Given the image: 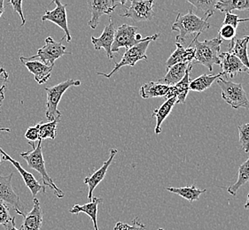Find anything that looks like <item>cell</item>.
<instances>
[{
	"label": "cell",
	"mask_w": 249,
	"mask_h": 230,
	"mask_svg": "<svg viewBox=\"0 0 249 230\" xmlns=\"http://www.w3.org/2000/svg\"><path fill=\"white\" fill-rule=\"evenodd\" d=\"M208 20L209 18H199L198 15H195L193 9H189L185 15L178 14L171 27V31L178 32V35L176 37V43L182 45L186 37L193 34L199 36L202 32L210 29V24Z\"/></svg>",
	"instance_id": "6da1fadb"
},
{
	"label": "cell",
	"mask_w": 249,
	"mask_h": 230,
	"mask_svg": "<svg viewBox=\"0 0 249 230\" xmlns=\"http://www.w3.org/2000/svg\"><path fill=\"white\" fill-rule=\"evenodd\" d=\"M42 140H38V145L36 146L33 142H29V145H31L32 150L26 152H21L20 156L26 160L28 163V165L30 166L31 169H34L42 177L43 181V185L48 186L50 189L53 190L55 196L58 198H62L65 194L60 188H58L55 185L54 181L51 178L47 170L45 169V162L44 160V155H43V150H42Z\"/></svg>",
	"instance_id": "7a4b0ae2"
},
{
	"label": "cell",
	"mask_w": 249,
	"mask_h": 230,
	"mask_svg": "<svg viewBox=\"0 0 249 230\" xmlns=\"http://www.w3.org/2000/svg\"><path fill=\"white\" fill-rule=\"evenodd\" d=\"M198 36L195 35L189 46H193L195 50V62L204 66L210 71H213V66L220 65V50L223 40L220 37H215L211 40L198 41Z\"/></svg>",
	"instance_id": "3957f363"
},
{
	"label": "cell",
	"mask_w": 249,
	"mask_h": 230,
	"mask_svg": "<svg viewBox=\"0 0 249 230\" xmlns=\"http://www.w3.org/2000/svg\"><path fill=\"white\" fill-rule=\"evenodd\" d=\"M81 85V81L69 79L60 82L57 85L53 86L50 88H45L47 93V101H46V111L45 117L49 121L60 120L61 117V112L58 110V105L63 94L70 87H78Z\"/></svg>",
	"instance_id": "277c9868"
},
{
	"label": "cell",
	"mask_w": 249,
	"mask_h": 230,
	"mask_svg": "<svg viewBox=\"0 0 249 230\" xmlns=\"http://www.w3.org/2000/svg\"><path fill=\"white\" fill-rule=\"evenodd\" d=\"M138 27L123 24L115 30V40L112 45V52H118L121 48L124 47L127 50L145 41H155L159 38V34L146 36L143 38L142 35L138 34Z\"/></svg>",
	"instance_id": "5b68a950"
},
{
	"label": "cell",
	"mask_w": 249,
	"mask_h": 230,
	"mask_svg": "<svg viewBox=\"0 0 249 230\" xmlns=\"http://www.w3.org/2000/svg\"><path fill=\"white\" fill-rule=\"evenodd\" d=\"M217 84L222 90V98L232 108H246L249 110V99L241 83H236L231 81L224 80L220 77Z\"/></svg>",
	"instance_id": "8992f818"
},
{
	"label": "cell",
	"mask_w": 249,
	"mask_h": 230,
	"mask_svg": "<svg viewBox=\"0 0 249 230\" xmlns=\"http://www.w3.org/2000/svg\"><path fill=\"white\" fill-rule=\"evenodd\" d=\"M67 47L60 42H56L53 37L48 36L45 40V45L37 50V53L31 57L21 56L20 60H35L39 59V61L48 66H54L56 60L64 55H70L71 52L67 51Z\"/></svg>",
	"instance_id": "52a82bcc"
},
{
	"label": "cell",
	"mask_w": 249,
	"mask_h": 230,
	"mask_svg": "<svg viewBox=\"0 0 249 230\" xmlns=\"http://www.w3.org/2000/svg\"><path fill=\"white\" fill-rule=\"evenodd\" d=\"M151 42H153V41L148 40L142 42V43H140L139 45H135L133 47H131L130 49L126 50L124 54L123 55L121 61L118 63H115V68L111 71L109 74L98 72L97 75H103V76H105L106 78H110L112 75L116 73L123 66H134L137 64V62H139L140 60H147L146 50H147Z\"/></svg>",
	"instance_id": "ba28073f"
},
{
	"label": "cell",
	"mask_w": 249,
	"mask_h": 230,
	"mask_svg": "<svg viewBox=\"0 0 249 230\" xmlns=\"http://www.w3.org/2000/svg\"><path fill=\"white\" fill-rule=\"evenodd\" d=\"M126 1H115V0H90L88 1L89 9L90 11V20L88 25L90 29L95 30L100 24V17L103 15H110L115 11L118 5H124Z\"/></svg>",
	"instance_id": "9c48e42d"
},
{
	"label": "cell",
	"mask_w": 249,
	"mask_h": 230,
	"mask_svg": "<svg viewBox=\"0 0 249 230\" xmlns=\"http://www.w3.org/2000/svg\"><path fill=\"white\" fill-rule=\"evenodd\" d=\"M154 5L155 2L153 0H132L130 6L125 9L124 14L121 16L130 18L134 21L151 20L155 17Z\"/></svg>",
	"instance_id": "30bf717a"
},
{
	"label": "cell",
	"mask_w": 249,
	"mask_h": 230,
	"mask_svg": "<svg viewBox=\"0 0 249 230\" xmlns=\"http://www.w3.org/2000/svg\"><path fill=\"white\" fill-rule=\"evenodd\" d=\"M56 7L53 10L45 11V15L42 16L43 22L51 21L56 25L59 26L61 30L65 32L64 38L67 39L68 43L72 41V37L70 35V29L68 25V15H67V5L61 3V1L54 0L53 1Z\"/></svg>",
	"instance_id": "8fae6325"
},
{
	"label": "cell",
	"mask_w": 249,
	"mask_h": 230,
	"mask_svg": "<svg viewBox=\"0 0 249 230\" xmlns=\"http://www.w3.org/2000/svg\"><path fill=\"white\" fill-rule=\"evenodd\" d=\"M13 176L14 173H11L10 175L6 176L0 175V201L12 205L14 210L16 209L23 213L24 205L12 186Z\"/></svg>",
	"instance_id": "7c38bea8"
},
{
	"label": "cell",
	"mask_w": 249,
	"mask_h": 230,
	"mask_svg": "<svg viewBox=\"0 0 249 230\" xmlns=\"http://www.w3.org/2000/svg\"><path fill=\"white\" fill-rule=\"evenodd\" d=\"M0 154H1V160H4V161H9L12 163V165L15 166V168L17 169V171L20 173L22 179L25 182L26 186L29 188V190L31 192V195L33 198H36V195L39 193V192H44L45 193V190L46 188L45 186L40 184L39 181L36 180L35 178V176L32 175L30 172L26 171L21 165L20 164V162L16 161L14 160L11 156L8 155L6 152H5L4 150H0Z\"/></svg>",
	"instance_id": "4fadbf2b"
},
{
	"label": "cell",
	"mask_w": 249,
	"mask_h": 230,
	"mask_svg": "<svg viewBox=\"0 0 249 230\" xmlns=\"http://www.w3.org/2000/svg\"><path fill=\"white\" fill-rule=\"evenodd\" d=\"M115 23L110 17L108 20V24L104 28V30L100 37L91 36V43L94 46L96 50H100V49H104L107 53V56L109 60H114L115 55L112 52V45L115 40Z\"/></svg>",
	"instance_id": "5bb4252c"
},
{
	"label": "cell",
	"mask_w": 249,
	"mask_h": 230,
	"mask_svg": "<svg viewBox=\"0 0 249 230\" xmlns=\"http://www.w3.org/2000/svg\"><path fill=\"white\" fill-rule=\"evenodd\" d=\"M15 213L23 217V222L20 230H40L43 225L44 213L36 197L33 198V208L28 214L15 209Z\"/></svg>",
	"instance_id": "9a60e30c"
},
{
	"label": "cell",
	"mask_w": 249,
	"mask_h": 230,
	"mask_svg": "<svg viewBox=\"0 0 249 230\" xmlns=\"http://www.w3.org/2000/svg\"><path fill=\"white\" fill-rule=\"evenodd\" d=\"M220 66L222 73L228 75L230 78H233L240 73H246L249 75V70L245 66L238 57L231 52L220 53Z\"/></svg>",
	"instance_id": "2e32d148"
},
{
	"label": "cell",
	"mask_w": 249,
	"mask_h": 230,
	"mask_svg": "<svg viewBox=\"0 0 249 230\" xmlns=\"http://www.w3.org/2000/svg\"><path fill=\"white\" fill-rule=\"evenodd\" d=\"M109 152L110 155L108 160L105 161L102 166L99 168L98 170L95 171L92 175L85 177V181H84L85 184H87V186H88V199L90 201H91L92 197H93V191H94L95 188L99 185L101 182V181L105 178L107 169L111 165V163L113 162L114 158L117 154L118 150L112 148V149H110Z\"/></svg>",
	"instance_id": "e0dca14e"
},
{
	"label": "cell",
	"mask_w": 249,
	"mask_h": 230,
	"mask_svg": "<svg viewBox=\"0 0 249 230\" xmlns=\"http://www.w3.org/2000/svg\"><path fill=\"white\" fill-rule=\"evenodd\" d=\"M27 69L34 75L36 82L38 84L46 83L52 75L54 66H48L39 60H20Z\"/></svg>",
	"instance_id": "ac0fdd59"
},
{
	"label": "cell",
	"mask_w": 249,
	"mask_h": 230,
	"mask_svg": "<svg viewBox=\"0 0 249 230\" xmlns=\"http://www.w3.org/2000/svg\"><path fill=\"white\" fill-rule=\"evenodd\" d=\"M176 46L177 49L166 61L167 69H169L172 66L181 63H192L195 60V50L193 46L184 48L183 45L178 43H176Z\"/></svg>",
	"instance_id": "d6986e66"
},
{
	"label": "cell",
	"mask_w": 249,
	"mask_h": 230,
	"mask_svg": "<svg viewBox=\"0 0 249 230\" xmlns=\"http://www.w3.org/2000/svg\"><path fill=\"white\" fill-rule=\"evenodd\" d=\"M194 66V62L192 63H181L170 66L167 69V74L161 79L158 81V82L164 84V85L174 86L178 83L184 78L190 66Z\"/></svg>",
	"instance_id": "ffe728a7"
},
{
	"label": "cell",
	"mask_w": 249,
	"mask_h": 230,
	"mask_svg": "<svg viewBox=\"0 0 249 230\" xmlns=\"http://www.w3.org/2000/svg\"><path fill=\"white\" fill-rule=\"evenodd\" d=\"M193 66H190L189 69L187 70L184 78L182 79L181 82L177 83L176 85L170 87V90L168 91L167 95L165 96V98L167 99H171V98H177V103L178 104H184L185 103L186 97L188 95V92L190 90V73L193 69Z\"/></svg>",
	"instance_id": "44dd1931"
},
{
	"label": "cell",
	"mask_w": 249,
	"mask_h": 230,
	"mask_svg": "<svg viewBox=\"0 0 249 230\" xmlns=\"http://www.w3.org/2000/svg\"><path fill=\"white\" fill-rule=\"evenodd\" d=\"M103 203V198L101 197H92L91 201L84 205H75L73 208L70 211V214H79L80 213H84L85 214L90 217L93 226L94 230H99L98 227V221H97V214H98V208L99 205Z\"/></svg>",
	"instance_id": "7402d4cb"
},
{
	"label": "cell",
	"mask_w": 249,
	"mask_h": 230,
	"mask_svg": "<svg viewBox=\"0 0 249 230\" xmlns=\"http://www.w3.org/2000/svg\"><path fill=\"white\" fill-rule=\"evenodd\" d=\"M249 43V35L243 38L232 39L230 41L229 52L239 58L242 64L249 70V57L248 54V45Z\"/></svg>",
	"instance_id": "603a6c76"
},
{
	"label": "cell",
	"mask_w": 249,
	"mask_h": 230,
	"mask_svg": "<svg viewBox=\"0 0 249 230\" xmlns=\"http://www.w3.org/2000/svg\"><path fill=\"white\" fill-rule=\"evenodd\" d=\"M170 90L169 86L161 84L158 82H149L140 87V94L144 99L165 97Z\"/></svg>",
	"instance_id": "cb8c5ba5"
},
{
	"label": "cell",
	"mask_w": 249,
	"mask_h": 230,
	"mask_svg": "<svg viewBox=\"0 0 249 230\" xmlns=\"http://www.w3.org/2000/svg\"><path fill=\"white\" fill-rule=\"evenodd\" d=\"M177 103V98H171L160 106L159 108L155 109L153 112V117L156 118V126H155V135H160L161 133V124L163 123L165 119L170 115L171 111Z\"/></svg>",
	"instance_id": "d4e9b609"
},
{
	"label": "cell",
	"mask_w": 249,
	"mask_h": 230,
	"mask_svg": "<svg viewBox=\"0 0 249 230\" xmlns=\"http://www.w3.org/2000/svg\"><path fill=\"white\" fill-rule=\"evenodd\" d=\"M224 74L221 72L217 75H200L192 82H190V90L195 92H203L211 87L214 81L217 80L222 77Z\"/></svg>",
	"instance_id": "484cf974"
},
{
	"label": "cell",
	"mask_w": 249,
	"mask_h": 230,
	"mask_svg": "<svg viewBox=\"0 0 249 230\" xmlns=\"http://www.w3.org/2000/svg\"><path fill=\"white\" fill-rule=\"evenodd\" d=\"M215 9L224 14H231L233 10L249 11V0H221L217 1Z\"/></svg>",
	"instance_id": "4316f807"
},
{
	"label": "cell",
	"mask_w": 249,
	"mask_h": 230,
	"mask_svg": "<svg viewBox=\"0 0 249 230\" xmlns=\"http://www.w3.org/2000/svg\"><path fill=\"white\" fill-rule=\"evenodd\" d=\"M166 190L170 191V193H174L180 196L181 197L189 201L191 203L198 200L199 196L206 192V190H199L195 185L182 187V188H166Z\"/></svg>",
	"instance_id": "83f0119b"
},
{
	"label": "cell",
	"mask_w": 249,
	"mask_h": 230,
	"mask_svg": "<svg viewBox=\"0 0 249 230\" xmlns=\"http://www.w3.org/2000/svg\"><path fill=\"white\" fill-rule=\"evenodd\" d=\"M249 181V158L245 161L243 164H241L239 168V175L238 180L234 184L230 186L228 188L229 194L232 196L237 195L238 190Z\"/></svg>",
	"instance_id": "f1b7e54d"
},
{
	"label": "cell",
	"mask_w": 249,
	"mask_h": 230,
	"mask_svg": "<svg viewBox=\"0 0 249 230\" xmlns=\"http://www.w3.org/2000/svg\"><path fill=\"white\" fill-rule=\"evenodd\" d=\"M60 122V120L49 121L47 123H40L39 140H45L50 138L54 140L57 135V125Z\"/></svg>",
	"instance_id": "f546056e"
},
{
	"label": "cell",
	"mask_w": 249,
	"mask_h": 230,
	"mask_svg": "<svg viewBox=\"0 0 249 230\" xmlns=\"http://www.w3.org/2000/svg\"><path fill=\"white\" fill-rule=\"evenodd\" d=\"M190 4L195 5L198 10L203 11L206 18H209L214 15L215 11V5L217 1L210 0V1H202V0H188Z\"/></svg>",
	"instance_id": "4dcf8cb0"
},
{
	"label": "cell",
	"mask_w": 249,
	"mask_h": 230,
	"mask_svg": "<svg viewBox=\"0 0 249 230\" xmlns=\"http://www.w3.org/2000/svg\"><path fill=\"white\" fill-rule=\"evenodd\" d=\"M239 144L245 152H249V123L239 125Z\"/></svg>",
	"instance_id": "1f68e13d"
},
{
	"label": "cell",
	"mask_w": 249,
	"mask_h": 230,
	"mask_svg": "<svg viewBox=\"0 0 249 230\" xmlns=\"http://www.w3.org/2000/svg\"><path fill=\"white\" fill-rule=\"evenodd\" d=\"M145 229H146V226L143 224V223H141L139 220V218L137 217V218H135L134 220H132L131 225L118 221L115 224L114 230H144Z\"/></svg>",
	"instance_id": "d6a6232c"
},
{
	"label": "cell",
	"mask_w": 249,
	"mask_h": 230,
	"mask_svg": "<svg viewBox=\"0 0 249 230\" xmlns=\"http://www.w3.org/2000/svg\"><path fill=\"white\" fill-rule=\"evenodd\" d=\"M13 217L10 215V211L8 205L0 201V225L5 228L11 222Z\"/></svg>",
	"instance_id": "836d02e7"
},
{
	"label": "cell",
	"mask_w": 249,
	"mask_h": 230,
	"mask_svg": "<svg viewBox=\"0 0 249 230\" xmlns=\"http://www.w3.org/2000/svg\"><path fill=\"white\" fill-rule=\"evenodd\" d=\"M9 75L4 67H0V105L5 99V92L7 89Z\"/></svg>",
	"instance_id": "e575fe53"
},
{
	"label": "cell",
	"mask_w": 249,
	"mask_h": 230,
	"mask_svg": "<svg viewBox=\"0 0 249 230\" xmlns=\"http://www.w3.org/2000/svg\"><path fill=\"white\" fill-rule=\"evenodd\" d=\"M236 36V30L231 26L223 25L218 32V37L222 40L231 41Z\"/></svg>",
	"instance_id": "d590c367"
},
{
	"label": "cell",
	"mask_w": 249,
	"mask_h": 230,
	"mask_svg": "<svg viewBox=\"0 0 249 230\" xmlns=\"http://www.w3.org/2000/svg\"><path fill=\"white\" fill-rule=\"evenodd\" d=\"M246 21H249V18L242 19V18H239L238 15H233L232 13H231V14H225L224 25L231 26L236 30L240 22H246Z\"/></svg>",
	"instance_id": "8d00e7d4"
},
{
	"label": "cell",
	"mask_w": 249,
	"mask_h": 230,
	"mask_svg": "<svg viewBox=\"0 0 249 230\" xmlns=\"http://www.w3.org/2000/svg\"><path fill=\"white\" fill-rule=\"evenodd\" d=\"M40 123L33 127H30L25 133V138L30 142L35 143L36 141L39 140Z\"/></svg>",
	"instance_id": "74e56055"
},
{
	"label": "cell",
	"mask_w": 249,
	"mask_h": 230,
	"mask_svg": "<svg viewBox=\"0 0 249 230\" xmlns=\"http://www.w3.org/2000/svg\"><path fill=\"white\" fill-rule=\"evenodd\" d=\"M8 5L13 6L14 10L17 12L20 15V19H21V24L20 27H23L26 24V19L22 12V1L21 0H11L8 2Z\"/></svg>",
	"instance_id": "f35d334b"
},
{
	"label": "cell",
	"mask_w": 249,
	"mask_h": 230,
	"mask_svg": "<svg viewBox=\"0 0 249 230\" xmlns=\"http://www.w3.org/2000/svg\"><path fill=\"white\" fill-rule=\"evenodd\" d=\"M5 230H18L15 225V217H13L10 223L5 227Z\"/></svg>",
	"instance_id": "ab89813d"
},
{
	"label": "cell",
	"mask_w": 249,
	"mask_h": 230,
	"mask_svg": "<svg viewBox=\"0 0 249 230\" xmlns=\"http://www.w3.org/2000/svg\"><path fill=\"white\" fill-rule=\"evenodd\" d=\"M5 12V7H4V0H0V18L2 15Z\"/></svg>",
	"instance_id": "60d3db41"
},
{
	"label": "cell",
	"mask_w": 249,
	"mask_h": 230,
	"mask_svg": "<svg viewBox=\"0 0 249 230\" xmlns=\"http://www.w3.org/2000/svg\"><path fill=\"white\" fill-rule=\"evenodd\" d=\"M245 209H246V210L249 211V194L248 195V199H247V202H246V204H245Z\"/></svg>",
	"instance_id": "b9f144b4"
},
{
	"label": "cell",
	"mask_w": 249,
	"mask_h": 230,
	"mask_svg": "<svg viewBox=\"0 0 249 230\" xmlns=\"http://www.w3.org/2000/svg\"><path fill=\"white\" fill-rule=\"evenodd\" d=\"M0 131H5V132H11L10 129H0ZM0 150H1V148H0ZM0 164H1V154H0Z\"/></svg>",
	"instance_id": "7bdbcfd3"
},
{
	"label": "cell",
	"mask_w": 249,
	"mask_h": 230,
	"mask_svg": "<svg viewBox=\"0 0 249 230\" xmlns=\"http://www.w3.org/2000/svg\"><path fill=\"white\" fill-rule=\"evenodd\" d=\"M158 230H164L163 229H161V228H160V229H158Z\"/></svg>",
	"instance_id": "ee69618b"
}]
</instances>
